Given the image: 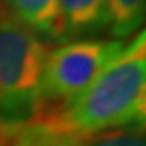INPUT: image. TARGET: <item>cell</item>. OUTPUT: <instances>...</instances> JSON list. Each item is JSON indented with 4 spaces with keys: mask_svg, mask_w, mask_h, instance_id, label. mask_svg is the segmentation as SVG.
Wrapping results in <instances>:
<instances>
[{
    "mask_svg": "<svg viewBox=\"0 0 146 146\" xmlns=\"http://www.w3.org/2000/svg\"><path fill=\"white\" fill-rule=\"evenodd\" d=\"M58 129L86 137L116 129H143L146 120V35L135 34L99 78L67 106L40 111Z\"/></svg>",
    "mask_w": 146,
    "mask_h": 146,
    "instance_id": "1",
    "label": "cell"
},
{
    "mask_svg": "<svg viewBox=\"0 0 146 146\" xmlns=\"http://www.w3.org/2000/svg\"><path fill=\"white\" fill-rule=\"evenodd\" d=\"M48 44L0 9V120L30 121L40 108Z\"/></svg>",
    "mask_w": 146,
    "mask_h": 146,
    "instance_id": "2",
    "label": "cell"
},
{
    "mask_svg": "<svg viewBox=\"0 0 146 146\" xmlns=\"http://www.w3.org/2000/svg\"><path fill=\"white\" fill-rule=\"evenodd\" d=\"M123 39H76L49 49L40 83V111H53L79 97L123 49Z\"/></svg>",
    "mask_w": 146,
    "mask_h": 146,
    "instance_id": "3",
    "label": "cell"
},
{
    "mask_svg": "<svg viewBox=\"0 0 146 146\" xmlns=\"http://www.w3.org/2000/svg\"><path fill=\"white\" fill-rule=\"evenodd\" d=\"M108 32V0H58V44Z\"/></svg>",
    "mask_w": 146,
    "mask_h": 146,
    "instance_id": "4",
    "label": "cell"
},
{
    "mask_svg": "<svg viewBox=\"0 0 146 146\" xmlns=\"http://www.w3.org/2000/svg\"><path fill=\"white\" fill-rule=\"evenodd\" d=\"M0 9L46 42H58V0H0Z\"/></svg>",
    "mask_w": 146,
    "mask_h": 146,
    "instance_id": "5",
    "label": "cell"
},
{
    "mask_svg": "<svg viewBox=\"0 0 146 146\" xmlns=\"http://www.w3.org/2000/svg\"><path fill=\"white\" fill-rule=\"evenodd\" d=\"M9 146H83V139L40 118H32L16 130Z\"/></svg>",
    "mask_w": 146,
    "mask_h": 146,
    "instance_id": "6",
    "label": "cell"
},
{
    "mask_svg": "<svg viewBox=\"0 0 146 146\" xmlns=\"http://www.w3.org/2000/svg\"><path fill=\"white\" fill-rule=\"evenodd\" d=\"M146 0H108V34L125 39L137 34L144 23Z\"/></svg>",
    "mask_w": 146,
    "mask_h": 146,
    "instance_id": "7",
    "label": "cell"
},
{
    "mask_svg": "<svg viewBox=\"0 0 146 146\" xmlns=\"http://www.w3.org/2000/svg\"><path fill=\"white\" fill-rule=\"evenodd\" d=\"M81 139L83 146H146L143 129H116Z\"/></svg>",
    "mask_w": 146,
    "mask_h": 146,
    "instance_id": "8",
    "label": "cell"
},
{
    "mask_svg": "<svg viewBox=\"0 0 146 146\" xmlns=\"http://www.w3.org/2000/svg\"><path fill=\"white\" fill-rule=\"evenodd\" d=\"M21 127V125H13L7 123L4 120H0V146H9L11 144L13 135L16 134V130Z\"/></svg>",
    "mask_w": 146,
    "mask_h": 146,
    "instance_id": "9",
    "label": "cell"
}]
</instances>
